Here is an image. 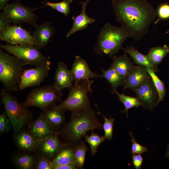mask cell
Here are the masks:
<instances>
[{"label":"cell","instance_id":"f546056e","mask_svg":"<svg viewBox=\"0 0 169 169\" xmlns=\"http://www.w3.org/2000/svg\"><path fill=\"white\" fill-rule=\"evenodd\" d=\"M83 137H84L85 141L90 146V152L92 156H94L96 154L98 146L106 139L105 136H99L94 132L93 131L90 135L88 136L86 133Z\"/></svg>","mask_w":169,"mask_h":169},{"label":"cell","instance_id":"8992f818","mask_svg":"<svg viewBox=\"0 0 169 169\" xmlns=\"http://www.w3.org/2000/svg\"><path fill=\"white\" fill-rule=\"evenodd\" d=\"M93 82V80H85L73 84L67 99L55 107L64 113L67 111H79L90 107V102L88 94L92 92L91 86Z\"/></svg>","mask_w":169,"mask_h":169},{"label":"cell","instance_id":"cb8c5ba5","mask_svg":"<svg viewBox=\"0 0 169 169\" xmlns=\"http://www.w3.org/2000/svg\"><path fill=\"white\" fill-rule=\"evenodd\" d=\"M47 121L58 130L65 121L64 113L56 108L55 106L42 113Z\"/></svg>","mask_w":169,"mask_h":169},{"label":"cell","instance_id":"8d00e7d4","mask_svg":"<svg viewBox=\"0 0 169 169\" xmlns=\"http://www.w3.org/2000/svg\"><path fill=\"white\" fill-rule=\"evenodd\" d=\"M159 18L153 23L156 24L161 19H166L169 18V4L164 3L159 7L157 12Z\"/></svg>","mask_w":169,"mask_h":169},{"label":"cell","instance_id":"8fae6325","mask_svg":"<svg viewBox=\"0 0 169 169\" xmlns=\"http://www.w3.org/2000/svg\"><path fill=\"white\" fill-rule=\"evenodd\" d=\"M50 65L44 64L23 70L18 90H21L28 87L40 85L49 74Z\"/></svg>","mask_w":169,"mask_h":169},{"label":"cell","instance_id":"ac0fdd59","mask_svg":"<svg viewBox=\"0 0 169 169\" xmlns=\"http://www.w3.org/2000/svg\"><path fill=\"white\" fill-rule=\"evenodd\" d=\"M73 82L71 70L68 69L66 64L59 62L55 74V87L60 91L65 88L70 89Z\"/></svg>","mask_w":169,"mask_h":169},{"label":"cell","instance_id":"60d3db41","mask_svg":"<svg viewBox=\"0 0 169 169\" xmlns=\"http://www.w3.org/2000/svg\"><path fill=\"white\" fill-rule=\"evenodd\" d=\"M9 0H0V11H1L8 4Z\"/></svg>","mask_w":169,"mask_h":169},{"label":"cell","instance_id":"30bf717a","mask_svg":"<svg viewBox=\"0 0 169 169\" xmlns=\"http://www.w3.org/2000/svg\"><path fill=\"white\" fill-rule=\"evenodd\" d=\"M0 40L10 44L35 45L34 39L29 31L19 25H9L0 33Z\"/></svg>","mask_w":169,"mask_h":169},{"label":"cell","instance_id":"836d02e7","mask_svg":"<svg viewBox=\"0 0 169 169\" xmlns=\"http://www.w3.org/2000/svg\"><path fill=\"white\" fill-rule=\"evenodd\" d=\"M34 168L53 169V165L51 161L47 157L38 154Z\"/></svg>","mask_w":169,"mask_h":169},{"label":"cell","instance_id":"484cf974","mask_svg":"<svg viewBox=\"0 0 169 169\" xmlns=\"http://www.w3.org/2000/svg\"><path fill=\"white\" fill-rule=\"evenodd\" d=\"M37 155L25 153L16 156L13 159L14 165L18 168L31 169L35 168Z\"/></svg>","mask_w":169,"mask_h":169},{"label":"cell","instance_id":"5b68a950","mask_svg":"<svg viewBox=\"0 0 169 169\" xmlns=\"http://www.w3.org/2000/svg\"><path fill=\"white\" fill-rule=\"evenodd\" d=\"M0 96L15 136L24 125L31 122L32 114L5 89L1 90Z\"/></svg>","mask_w":169,"mask_h":169},{"label":"cell","instance_id":"83f0119b","mask_svg":"<svg viewBox=\"0 0 169 169\" xmlns=\"http://www.w3.org/2000/svg\"><path fill=\"white\" fill-rule=\"evenodd\" d=\"M89 148L81 139L74 147L75 163L79 169H82L85 163V157Z\"/></svg>","mask_w":169,"mask_h":169},{"label":"cell","instance_id":"d4e9b609","mask_svg":"<svg viewBox=\"0 0 169 169\" xmlns=\"http://www.w3.org/2000/svg\"><path fill=\"white\" fill-rule=\"evenodd\" d=\"M101 71L102 73L100 77L107 80L108 83L111 84L112 91L116 90V88L120 85H124L125 77L118 73L113 67L111 66L106 70L102 68Z\"/></svg>","mask_w":169,"mask_h":169},{"label":"cell","instance_id":"5bb4252c","mask_svg":"<svg viewBox=\"0 0 169 169\" xmlns=\"http://www.w3.org/2000/svg\"><path fill=\"white\" fill-rule=\"evenodd\" d=\"M59 135L58 131L39 142L36 149L38 151V154L47 157L51 161L64 144L59 141Z\"/></svg>","mask_w":169,"mask_h":169},{"label":"cell","instance_id":"4316f807","mask_svg":"<svg viewBox=\"0 0 169 169\" xmlns=\"http://www.w3.org/2000/svg\"><path fill=\"white\" fill-rule=\"evenodd\" d=\"M169 52V47L166 45H164L163 47L157 46L151 48L147 57L150 63L156 66L161 62Z\"/></svg>","mask_w":169,"mask_h":169},{"label":"cell","instance_id":"9a60e30c","mask_svg":"<svg viewBox=\"0 0 169 169\" xmlns=\"http://www.w3.org/2000/svg\"><path fill=\"white\" fill-rule=\"evenodd\" d=\"M146 68L141 65L134 66L131 71L125 77L124 89L135 91L151 78Z\"/></svg>","mask_w":169,"mask_h":169},{"label":"cell","instance_id":"ffe728a7","mask_svg":"<svg viewBox=\"0 0 169 169\" xmlns=\"http://www.w3.org/2000/svg\"><path fill=\"white\" fill-rule=\"evenodd\" d=\"M75 145L69 143L64 144L51 161L53 169L59 166L75 163L74 147Z\"/></svg>","mask_w":169,"mask_h":169},{"label":"cell","instance_id":"4fadbf2b","mask_svg":"<svg viewBox=\"0 0 169 169\" xmlns=\"http://www.w3.org/2000/svg\"><path fill=\"white\" fill-rule=\"evenodd\" d=\"M38 142L58 131L45 118L42 113L35 120L29 124L28 130Z\"/></svg>","mask_w":169,"mask_h":169},{"label":"cell","instance_id":"e0dca14e","mask_svg":"<svg viewBox=\"0 0 169 169\" xmlns=\"http://www.w3.org/2000/svg\"><path fill=\"white\" fill-rule=\"evenodd\" d=\"M32 35L34 40L35 46L38 49L44 48L49 44L54 36L55 30L50 22L47 21L35 27Z\"/></svg>","mask_w":169,"mask_h":169},{"label":"cell","instance_id":"7c38bea8","mask_svg":"<svg viewBox=\"0 0 169 169\" xmlns=\"http://www.w3.org/2000/svg\"><path fill=\"white\" fill-rule=\"evenodd\" d=\"M135 91L143 107L152 111L156 106L158 95L151 77Z\"/></svg>","mask_w":169,"mask_h":169},{"label":"cell","instance_id":"1f68e13d","mask_svg":"<svg viewBox=\"0 0 169 169\" xmlns=\"http://www.w3.org/2000/svg\"><path fill=\"white\" fill-rule=\"evenodd\" d=\"M46 3L41 2L45 5L42 8L49 6L52 8L63 13L65 17H67L69 13L70 10V4L73 2V0H64L59 3H53L50 2L47 0H44Z\"/></svg>","mask_w":169,"mask_h":169},{"label":"cell","instance_id":"d6986e66","mask_svg":"<svg viewBox=\"0 0 169 169\" xmlns=\"http://www.w3.org/2000/svg\"><path fill=\"white\" fill-rule=\"evenodd\" d=\"M90 0H87L84 2H80L82 5L80 13L77 16H73L72 19L73 21L72 27L68 32L66 37L68 38L74 33L78 31L86 29L89 25L95 22V19L89 17L86 13L87 6Z\"/></svg>","mask_w":169,"mask_h":169},{"label":"cell","instance_id":"d6a6232c","mask_svg":"<svg viewBox=\"0 0 169 169\" xmlns=\"http://www.w3.org/2000/svg\"><path fill=\"white\" fill-rule=\"evenodd\" d=\"M97 113L100 114L103 117L104 122L102 125V128L105 132V135L106 139L111 140L113 138L114 123L115 121L114 118L110 117L109 119L103 115L99 111Z\"/></svg>","mask_w":169,"mask_h":169},{"label":"cell","instance_id":"277c9868","mask_svg":"<svg viewBox=\"0 0 169 169\" xmlns=\"http://www.w3.org/2000/svg\"><path fill=\"white\" fill-rule=\"evenodd\" d=\"M17 57L0 49V81L9 92L18 90L21 76L25 65Z\"/></svg>","mask_w":169,"mask_h":169},{"label":"cell","instance_id":"74e56055","mask_svg":"<svg viewBox=\"0 0 169 169\" xmlns=\"http://www.w3.org/2000/svg\"><path fill=\"white\" fill-rule=\"evenodd\" d=\"M133 164L136 169H140L143 162L142 156L139 154L132 153Z\"/></svg>","mask_w":169,"mask_h":169},{"label":"cell","instance_id":"f1b7e54d","mask_svg":"<svg viewBox=\"0 0 169 169\" xmlns=\"http://www.w3.org/2000/svg\"><path fill=\"white\" fill-rule=\"evenodd\" d=\"M111 92L117 95L120 101L123 103L125 106V110L122 111L123 113L126 112L127 116L128 117V110L129 109L135 107H138L141 104L137 97L127 96L124 94H121L117 92L116 90Z\"/></svg>","mask_w":169,"mask_h":169},{"label":"cell","instance_id":"ba28073f","mask_svg":"<svg viewBox=\"0 0 169 169\" xmlns=\"http://www.w3.org/2000/svg\"><path fill=\"white\" fill-rule=\"evenodd\" d=\"M1 49L21 59L25 64L37 66L50 64L49 57L44 56L34 46L6 44H0Z\"/></svg>","mask_w":169,"mask_h":169},{"label":"cell","instance_id":"52a82bcc","mask_svg":"<svg viewBox=\"0 0 169 169\" xmlns=\"http://www.w3.org/2000/svg\"><path fill=\"white\" fill-rule=\"evenodd\" d=\"M62 95L54 84H48L31 90L26 100L21 103L24 107L34 106L44 111L55 106L57 101H61Z\"/></svg>","mask_w":169,"mask_h":169},{"label":"cell","instance_id":"603a6c76","mask_svg":"<svg viewBox=\"0 0 169 169\" xmlns=\"http://www.w3.org/2000/svg\"><path fill=\"white\" fill-rule=\"evenodd\" d=\"M124 53L129 54L136 64L140 65L148 68L154 71L157 72L159 70L156 66L151 64L148 60L147 55L141 53L137 49L134 48L133 46H127L125 49L122 48Z\"/></svg>","mask_w":169,"mask_h":169},{"label":"cell","instance_id":"6da1fadb","mask_svg":"<svg viewBox=\"0 0 169 169\" xmlns=\"http://www.w3.org/2000/svg\"><path fill=\"white\" fill-rule=\"evenodd\" d=\"M117 21L133 34L138 41L148 32L156 16L153 6L146 0H113Z\"/></svg>","mask_w":169,"mask_h":169},{"label":"cell","instance_id":"2e32d148","mask_svg":"<svg viewBox=\"0 0 169 169\" xmlns=\"http://www.w3.org/2000/svg\"><path fill=\"white\" fill-rule=\"evenodd\" d=\"M71 72L74 84L82 80H88L90 78H96L100 76V75L92 71L85 61L79 56H75Z\"/></svg>","mask_w":169,"mask_h":169},{"label":"cell","instance_id":"b9f144b4","mask_svg":"<svg viewBox=\"0 0 169 169\" xmlns=\"http://www.w3.org/2000/svg\"><path fill=\"white\" fill-rule=\"evenodd\" d=\"M166 156L169 158V145L167 147V151L166 153Z\"/></svg>","mask_w":169,"mask_h":169},{"label":"cell","instance_id":"9c48e42d","mask_svg":"<svg viewBox=\"0 0 169 169\" xmlns=\"http://www.w3.org/2000/svg\"><path fill=\"white\" fill-rule=\"evenodd\" d=\"M33 9L24 5L20 0L8 4L0 13L1 15L15 25H20L26 23L34 28L38 25V16L34 13Z\"/></svg>","mask_w":169,"mask_h":169},{"label":"cell","instance_id":"4dcf8cb0","mask_svg":"<svg viewBox=\"0 0 169 169\" xmlns=\"http://www.w3.org/2000/svg\"><path fill=\"white\" fill-rule=\"evenodd\" d=\"M146 69L152 80L157 92L158 99L156 105H157L160 101L163 100L166 95L164 84L156 75L155 72L152 69L148 68H146Z\"/></svg>","mask_w":169,"mask_h":169},{"label":"cell","instance_id":"7a4b0ae2","mask_svg":"<svg viewBox=\"0 0 169 169\" xmlns=\"http://www.w3.org/2000/svg\"><path fill=\"white\" fill-rule=\"evenodd\" d=\"M102 128L95 110L90 107L81 111L72 112L69 121L64 124L58 132L66 143L76 144L88 131Z\"/></svg>","mask_w":169,"mask_h":169},{"label":"cell","instance_id":"7402d4cb","mask_svg":"<svg viewBox=\"0 0 169 169\" xmlns=\"http://www.w3.org/2000/svg\"><path fill=\"white\" fill-rule=\"evenodd\" d=\"M113 61L111 66L124 77L131 71L134 67L133 63L126 54L117 57L113 56Z\"/></svg>","mask_w":169,"mask_h":169},{"label":"cell","instance_id":"3957f363","mask_svg":"<svg viewBox=\"0 0 169 169\" xmlns=\"http://www.w3.org/2000/svg\"><path fill=\"white\" fill-rule=\"evenodd\" d=\"M133 34L128 29L121 26L119 27L105 23L100 31L94 52L102 55H108L112 57L122 49V44Z\"/></svg>","mask_w":169,"mask_h":169},{"label":"cell","instance_id":"ab89813d","mask_svg":"<svg viewBox=\"0 0 169 169\" xmlns=\"http://www.w3.org/2000/svg\"><path fill=\"white\" fill-rule=\"evenodd\" d=\"M79 169L75 163H72L56 167L54 169Z\"/></svg>","mask_w":169,"mask_h":169},{"label":"cell","instance_id":"7bdbcfd3","mask_svg":"<svg viewBox=\"0 0 169 169\" xmlns=\"http://www.w3.org/2000/svg\"><path fill=\"white\" fill-rule=\"evenodd\" d=\"M169 33V31H167V32L166 33Z\"/></svg>","mask_w":169,"mask_h":169},{"label":"cell","instance_id":"44dd1931","mask_svg":"<svg viewBox=\"0 0 169 169\" xmlns=\"http://www.w3.org/2000/svg\"><path fill=\"white\" fill-rule=\"evenodd\" d=\"M14 136L16 145L22 151L29 152L36 150L39 142L28 131L21 130Z\"/></svg>","mask_w":169,"mask_h":169},{"label":"cell","instance_id":"e575fe53","mask_svg":"<svg viewBox=\"0 0 169 169\" xmlns=\"http://www.w3.org/2000/svg\"><path fill=\"white\" fill-rule=\"evenodd\" d=\"M130 135L132 142L131 150L130 151L131 153L140 154L147 152V148L138 143L131 131L130 132Z\"/></svg>","mask_w":169,"mask_h":169},{"label":"cell","instance_id":"f35d334b","mask_svg":"<svg viewBox=\"0 0 169 169\" xmlns=\"http://www.w3.org/2000/svg\"><path fill=\"white\" fill-rule=\"evenodd\" d=\"M11 22L0 15V33L7 27L10 25Z\"/></svg>","mask_w":169,"mask_h":169},{"label":"cell","instance_id":"d590c367","mask_svg":"<svg viewBox=\"0 0 169 169\" xmlns=\"http://www.w3.org/2000/svg\"><path fill=\"white\" fill-rule=\"evenodd\" d=\"M10 122L5 112L0 115V133L3 134L8 132L10 130L11 125Z\"/></svg>","mask_w":169,"mask_h":169}]
</instances>
